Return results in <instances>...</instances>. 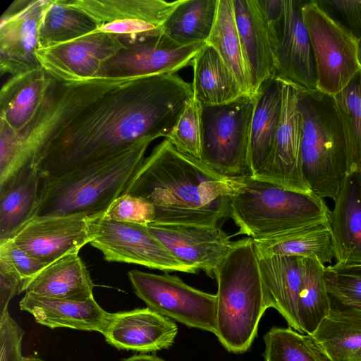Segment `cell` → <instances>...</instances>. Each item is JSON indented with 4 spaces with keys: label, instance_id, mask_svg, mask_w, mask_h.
<instances>
[{
    "label": "cell",
    "instance_id": "1",
    "mask_svg": "<svg viewBox=\"0 0 361 361\" xmlns=\"http://www.w3.org/2000/svg\"><path fill=\"white\" fill-rule=\"evenodd\" d=\"M73 90L49 102L27 132L30 163L41 177L104 161L145 138H167L188 102L192 84L176 73L123 80L90 100Z\"/></svg>",
    "mask_w": 361,
    "mask_h": 361
},
{
    "label": "cell",
    "instance_id": "2",
    "mask_svg": "<svg viewBox=\"0 0 361 361\" xmlns=\"http://www.w3.org/2000/svg\"><path fill=\"white\" fill-rule=\"evenodd\" d=\"M243 177L221 175L165 138L144 159L123 194L152 204L150 226H214L230 216V200Z\"/></svg>",
    "mask_w": 361,
    "mask_h": 361
},
{
    "label": "cell",
    "instance_id": "3",
    "mask_svg": "<svg viewBox=\"0 0 361 361\" xmlns=\"http://www.w3.org/2000/svg\"><path fill=\"white\" fill-rule=\"evenodd\" d=\"M153 140H141L104 161L60 175L41 177L33 217L104 215L113 202L123 193Z\"/></svg>",
    "mask_w": 361,
    "mask_h": 361
},
{
    "label": "cell",
    "instance_id": "4",
    "mask_svg": "<svg viewBox=\"0 0 361 361\" xmlns=\"http://www.w3.org/2000/svg\"><path fill=\"white\" fill-rule=\"evenodd\" d=\"M215 279L218 289L214 334L227 351L243 353L251 347L259 321L269 308L251 238L233 242Z\"/></svg>",
    "mask_w": 361,
    "mask_h": 361
},
{
    "label": "cell",
    "instance_id": "5",
    "mask_svg": "<svg viewBox=\"0 0 361 361\" xmlns=\"http://www.w3.org/2000/svg\"><path fill=\"white\" fill-rule=\"evenodd\" d=\"M323 198L314 194L283 189L250 175L230 200V217L238 228L236 235L254 240L270 238L329 220Z\"/></svg>",
    "mask_w": 361,
    "mask_h": 361
},
{
    "label": "cell",
    "instance_id": "6",
    "mask_svg": "<svg viewBox=\"0 0 361 361\" xmlns=\"http://www.w3.org/2000/svg\"><path fill=\"white\" fill-rule=\"evenodd\" d=\"M302 118V172L311 190L334 200L347 172L344 134L333 97L318 90L299 89Z\"/></svg>",
    "mask_w": 361,
    "mask_h": 361
},
{
    "label": "cell",
    "instance_id": "7",
    "mask_svg": "<svg viewBox=\"0 0 361 361\" xmlns=\"http://www.w3.org/2000/svg\"><path fill=\"white\" fill-rule=\"evenodd\" d=\"M255 102V95L245 94L225 104L200 105V160L221 175H250V138Z\"/></svg>",
    "mask_w": 361,
    "mask_h": 361
},
{
    "label": "cell",
    "instance_id": "8",
    "mask_svg": "<svg viewBox=\"0 0 361 361\" xmlns=\"http://www.w3.org/2000/svg\"><path fill=\"white\" fill-rule=\"evenodd\" d=\"M302 16L314 59L317 90L333 97L361 71L357 59V39L318 1H302Z\"/></svg>",
    "mask_w": 361,
    "mask_h": 361
},
{
    "label": "cell",
    "instance_id": "9",
    "mask_svg": "<svg viewBox=\"0 0 361 361\" xmlns=\"http://www.w3.org/2000/svg\"><path fill=\"white\" fill-rule=\"evenodd\" d=\"M128 277L135 293L152 310L188 327L215 334L216 294L197 290L168 274L133 269Z\"/></svg>",
    "mask_w": 361,
    "mask_h": 361
},
{
    "label": "cell",
    "instance_id": "10",
    "mask_svg": "<svg viewBox=\"0 0 361 361\" xmlns=\"http://www.w3.org/2000/svg\"><path fill=\"white\" fill-rule=\"evenodd\" d=\"M94 238L90 245L108 262H124L165 272H197L177 259L150 231L148 226L117 221L104 215L92 222Z\"/></svg>",
    "mask_w": 361,
    "mask_h": 361
},
{
    "label": "cell",
    "instance_id": "11",
    "mask_svg": "<svg viewBox=\"0 0 361 361\" xmlns=\"http://www.w3.org/2000/svg\"><path fill=\"white\" fill-rule=\"evenodd\" d=\"M205 44L180 45L161 30L123 44L102 63L95 79L127 80L175 73L191 64Z\"/></svg>",
    "mask_w": 361,
    "mask_h": 361
},
{
    "label": "cell",
    "instance_id": "12",
    "mask_svg": "<svg viewBox=\"0 0 361 361\" xmlns=\"http://www.w3.org/2000/svg\"><path fill=\"white\" fill-rule=\"evenodd\" d=\"M279 78L281 114L273 149L264 164L251 176L286 190L310 193L312 191L305 178L302 166V118L298 104L300 87L286 79Z\"/></svg>",
    "mask_w": 361,
    "mask_h": 361
},
{
    "label": "cell",
    "instance_id": "13",
    "mask_svg": "<svg viewBox=\"0 0 361 361\" xmlns=\"http://www.w3.org/2000/svg\"><path fill=\"white\" fill-rule=\"evenodd\" d=\"M124 47L118 37L96 30L73 40L38 48L35 56L41 68L63 82L93 80L102 63Z\"/></svg>",
    "mask_w": 361,
    "mask_h": 361
},
{
    "label": "cell",
    "instance_id": "14",
    "mask_svg": "<svg viewBox=\"0 0 361 361\" xmlns=\"http://www.w3.org/2000/svg\"><path fill=\"white\" fill-rule=\"evenodd\" d=\"M94 218L80 214L33 217L12 239L22 250L48 265L68 254L79 252L91 243Z\"/></svg>",
    "mask_w": 361,
    "mask_h": 361
},
{
    "label": "cell",
    "instance_id": "15",
    "mask_svg": "<svg viewBox=\"0 0 361 361\" xmlns=\"http://www.w3.org/2000/svg\"><path fill=\"white\" fill-rule=\"evenodd\" d=\"M49 0H18L0 21V71L12 76L40 68L35 56L39 27Z\"/></svg>",
    "mask_w": 361,
    "mask_h": 361
},
{
    "label": "cell",
    "instance_id": "16",
    "mask_svg": "<svg viewBox=\"0 0 361 361\" xmlns=\"http://www.w3.org/2000/svg\"><path fill=\"white\" fill-rule=\"evenodd\" d=\"M150 231L179 261L210 278L231 249V236L218 226H148Z\"/></svg>",
    "mask_w": 361,
    "mask_h": 361
},
{
    "label": "cell",
    "instance_id": "17",
    "mask_svg": "<svg viewBox=\"0 0 361 361\" xmlns=\"http://www.w3.org/2000/svg\"><path fill=\"white\" fill-rule=\"evenodd\" d=\"M178 330L173 320L147 307L110 313L102 334L119 350L149 353L169 348Z\"/></svg>",
    "mask_w": 361,
    "mask_h": 361
},
{
    "label": "cell",
    "instance_id": "18",
    "mask_svg": "<svg viewBox=\"0 0 361 361\" xmlns=\"http://www.w3.org/2000/svg\"><path fill=\"white\" fill-rule=\"evenodd\" d=\"M284 25L275 53L276 75L300 88L317 90L314 59L302 16V1L283 0Z\"/></svg>",
    "mask_w": 361,
    "mask_h": 361
},
{
    "label": "cell",
    "instance_id": "19",
    "mask_svg": "<svg viewBox=\"0 0 361 361\" xmlns=\"http://www.w3.org/2000/svg\"><path fill=\"white\" fill-rule=\"evenodd\" d=\"M252 95L276 75L274 54L257 0H233Z\"/></svg>",
    "mask_w": 361,
    "mask_h": 361
},
{
    "label": "cell",
    "instance_id": "20",
    "mask_svg": "<svg viewBox=\"0 0 361 361\" xmlns=\"http://www.w3.org/2000/svg\"><path fill=\"white\" fill-rule=\"evenodd\" d=\"M330 212L336 263L361 264V173H346Z\"/></svg>",
    "mask_w": 361,
    "mask_h": 361
},
{
    "label": "cell",
    "instance_id": "21",
    "mask_svg": "<svg viewBox=\"0 0 361 361\" xmlns=\"http://www.w3.org/2000/svg\"><path fill=\"white\" fill-rule=\"evenodd\" d=\"M19 306L21 310L30 313L36 322L51 329L69 328L102 333L110 316L94 297L79 301L25 293Z\"/></svg>",
    "mask_w": 361,
    "mask_h": 361
},
{
    "label": "cell",
    "instance_id": "22",
    "mask_svg": "<svg viewBox=\"0 0 361 361\" xmlns=\"http://www.w3.org/2000/svg\"><path fill=\"white\" fill-rule=\"evenodd\" d=\"M257 256L259 274L269 307L276 310L289 327L302 334L296 314L301 283V257Z\"/></svg>",
    "mask_w": 361,
    "mask_h": 361
},
{
    "label": "cell",
    "instance_id": "23",
    "mask_svg": "<svg viewBox=\"0 0 361 361\" xmlns=\"http://www.w3.org/2000/svg\"><path fill=\"white\" fill-rule=\"evenodd\" d=\"M94 284L78 252L68 254L25 282L23 291L39 296L83 301L93 298Z\"/></svg>",
    "mask_w": 361,
    "mask_h": 361
},
{
    "label": "cell",
    "instance_id": "24",
    "mask_svg": "<svg viewBox=\"0 0 361 361\" xmlns=\"http://www.w3.org/2000/svg\"><path fill=\"white\" fill-rule=\"evenodd\" d=\"M49 80L41 68L11 76L0 92L1 121L16 133L23 131L42 104Z\"/></svg>",
    "mask_w": 361,
    "mask_h": 361
},
{
    "label": "cell",
    "instance_id": "25",
    "mask_svg": "<svg viewBox=\"0 0 361 361\" xmlns=\"http://www.w3.org/2000/svg\"><path fill=\"white\" fill-rule=\"evenodd\" d=\"M40 180L38 171L27 163L0 185V241L12 238L33 217Z\"/></svg>",
    "mask_w": 361,
    "mask_h": 361
},
{
    "label": "cell",
    "instance_id": "26",
    "mask_svg": "<svg viewBox=\"0 0 361 361\" xmlns=\"http://www.w3.org/2000/svg\"><path fill=\"white\" fill-rule=\"evenodd\" d=\"M281 114V83L276 75L265 81L255 94L250 138V176L264 164L272 152Z\"/></svg>",
    "mask_w": 361,
    "mask_h": 361
},
{
    "label": "cell",
    "instance_id": "27",
    "mask_svg": "<svg viewBox=\"0 0 361 361\" xmlns=\"http://www.w3.org/2000/svg\"><path fill=\"white\" fill-rule=\"evenodd\" d=\"M193 99L200 105L229 103L245 94L216 50L208 44L193 59Z\"/></svg>",
    "mask_w": 361,
    "mask_h": 361
},
{
    "label": "cell",
    "instance_id": "28",
    "mask_svg": "<svg viewBox=\"0 0 361 361\" xmlns=\"http://www.w3.org/2000/svg\"><path fill=\"white\" fill-rule=\"evenodd\" d=\"M87 15L99 26L114 21L141 20L163 27L182 0H61Z\"/></svg>",
    "mask_w": 361,
    "mask_h": 361
},
{
    "label": "cell",
    "instance_id": "29",
    "mask_svg": "<svg viewBox=\"0 0 361 361\" xmlns=\"http://www.w3.org/2000/svg\"><path fill=\"white\" fill-rule=\"evenodd\" d=\"M254 243L259 255L312 258L324 264L334 257L329 220Z\"/></svg>",
    "mask_w": 361,
    "mask_h": 361
},
{
    "label": "cell",
    "instance_id": "30",
    "mask_svg": "<svg viewBox=\"0 0 361 361\" xmlns=\"http://www.w3.org/2000/svg\"><path fill=\"white\" fill-rule=\"evenodd\" d=\"M324 264L319 260L301 257L296 314L302 334L312 335L330 314L331 298L324 281Z\"/></svg>",
    "mask_w": 361,
    "mask_h": 361
},
{
    "label": "cell",
    "instance_id": "31",
    "mask_svg": "<svg viewBox=\"0 0 361 361\" xmlns=\"http://www.w3.org/2000/svg\"><path fill=\"white\" fill-rule=\"evenodd\" d=\"M219 0H182L163 26L164 32L183 46L205 42L215 23Z\"/></svg>",
    "mask_w": 361,
    "mask_h": 361
},
{
    "label": "cell",
    "instance_id": "32",
    "mask_svg": "<svg viewBox=\"0 0 361 361\" xmlns=\"http://www.w3.org/2000/svg\"><path fill=\"white\" fill-rule=\"evenodd\" d=\"M206 43L216 50L236 78L243 92L252 95L236 26L233 0L219 1L215 23Z\"/></svg>",
    "mask_w": 361,
    "mask_h": 361
},
{
    "label": "cell",
    "instance_id": "33",
    "mask_svg": "<svg viewBox=\"0 0 361 361\" xmlns=\"http://www.w3.org/2000/svg\"><path fill=\"white\" fill-rule=\"evenodd\" d=\"M97 30V23L81 11L49 0L39 27V47L65 43Z\"/></svg>",
    "mask_w": 361,
    "mask_h": 361
},
{
    "label": "cell",
    "instance_id": "34",
    "mask_svg": "<svg viewBox=\"0 0 361 361\" xmlns=\"http://www.w3.org/2000/svg\"><path fill=\"white\" fill-rule=\"evenodd\" d=\"M332 97L344 134L346 173H361V71Z\"/></svg>",
    "mask_w": 361,
    "mask_h": 361
},
{
    "label": "cell",
    "instance_id": "35",
    "mask_svg": "<svg viewBox=\"0 0 361 361\" xmlns=\"http://www.w3.org/2000/svg\"><path fill=\"white\" fill-rule=\"evenodd\" d=\"M265 361H331L310 334L290 327H273L264 336Z\"/></svg>",
    "mask_w": 361,
    "mask_h": 361
},
{
    "label": "cell",
    "instance_id": "36",
    "mask_svg": "<svg viewBox=\"0 0 361 361\" xmlns=\"http://www.w3.org/2000/svg\"><path fill=\"white\" fill-rule=\"evenodd\" d=\"M312 336L331 361H361V325L327 317Z\"/></svg>",
    "mask_w": 361,
    "mask_h": 361
},
{
    "label": "cell",
    "instance_id": "37",
    "mask_svg": "<svg viewBox=\"0 0 361 361\" xmlns=\"http://www.w3.org/2000/svg\"><path fill=\"white\" fill-rule=\"evenodd\" d=\"M324 277L331 299L344 305H361V264L325 267Z\"/></svg>",
    "mask_w": 361,
    "mask_h": 361
},
{
    "label": "cell",
    "instance_id": "38",
    "mask_svg": "<svg viewBox=\"0 0 361 361\" xmlns=\"http://www.w3.org/2000/svg\"><path fill=\"white\" fill-rule=\"evenodd\" d=\"M167 139L178 151L200 160L202 153L200 104L194 99L188 102L176 127Z\"/></svg>",
    "mask_w": 361,
    "mask_h": 361
},
{
    "label": "cell",
    "instance_id": "39",
    "mask_svg": "<svg viewBox=\"0 0 361 361\" xmlns=\"http://www.w3.org/2000/svg\"><path fill=\"white\" fill-rule=\"evenodd\" d=\"M104 217L117 221L150 226L154 220V209L145 199L122 194L111 204Z\"/></svg>",
    "mask_w": 361,
    "mask_h": 361
},
{
    "label": "cell",
    "instance_id": "40",
    "mask_svg": "<svg viewBox=\"0 0 361 361\" xmlns=\"http://www.w3.org/2000/svg\"><path fill=\"white\" fill-rule=\"evenodd\" d=\"M0 258L12 265L23 281V284L47 266L19 247L12 238L0 241Z\"/></svg>",
    "mask_w": 361,
    "mask_h": 361
},
{
    "label": "cell",
    "instance_id": "41",
    "mask_svg": "<svg viewBox=\"0 0 361 361\" xmlns=\"http://www.w3.org/2000/svg\"><path fill=\"white\" fill-rule=\"evenodd\" d=\"M23 331L8 311L0 317V361H23Z\"/></svg>",
    "mask_w": 361,
    "mask_h": 361
},
{
    "label": "cell",
    "instance_id": "42",
    "mask_svg": "<svg viewBox=\"0 0 361 361\" xmlns=\"http://www.w3.org/2000/svg\"><path fill=\"white\" fill-rule=\"evenodd\" d=\"M257 1L275 56L283 30V0H257Z\"/></svg>",
    "mask_w": 361,
    "mask_h": 361
},
{
    "label": "cell",
    "instance_id": "43",
    "mask_svg": "<svg viewBox=\"0 0 361 361\" xmlns=\"http://www.w3.org/2000/svg\"><path fill=\"white\" fill-rule=\"evenodd\" d=\"M23 281L12 267L0 258V317L8 312V305L12 298L23 292Z\"/></svg>",
    "mask_w": 361,
    "mask_h": 361
},
{
    "label": "cell",
    "instance_id": "44",
    "mask_svg": "<svg viewBox=\"0 0 361 361\" xmlns=\"http://www.w3.org/2000/svg\"><path fill=\"white\" fill-rule=\"evenodd\" d=\"M339 14L345 27L357 38H361V1L326 0L319 1Z\"/></svg>",
    "mask_w": 361,
    "mask_h": 361
},
{
    "label": "cell",
    "instance_id": "45",
    "mask_svg": "<svg viewBox=\"0 0 361 361\" xmlns=\"http://www.w3.org/2000/svg\"><path fill=\"white\" fill-rule=\"evenodd\" d=\"M329 317L361 325V305H344L331 299Z\"/></svg>",
    "mask_w": 361,
    "mask_h": 361
},
{
    "label": "cell",
    "instance_id": "46",
    "mask_svg": "<svg viewBox=\"0 0 361 361\" xmlns=\"http://www.w3.org/2000/svg\"><path fill=\"white\" fill-rule=\"evenodd\" d=\"M121 361H166L156 355H150L146 354H140L133 355L130 357L123 359Z\"/></svg>",
    "mask_w": 361,
    "mask_h": 361
},
{
    "label": "cell",
    "instance_id": "47",
    "mask_svg": "<svg viewBox=\"0 0 361 361\" xmlns=\"http://www.w3.org/2000/svg\"><path fill=\"white\" fill-rule=\"evenodd\" d=\"M357 59L361 69V38L357 39Z\"/></svg>",
    "mask_w": 361,
    "mask_h": 361
},
{
    "label": "cell",
    "instance_id": "48",
    "mask_svg": "<svg viewBox=\"0 0 361 361\" xmlns=\"http://www.w3.org/2000/svg\"><path fill=\"white\" fill-rule=\"evenodd\" d=\"M23 361H44L41 358L37 357V356H28L25 357L23 360Z\"/></svg>",
    "mask_w": 361,
    "mask_h": 361
}]
</instances>
